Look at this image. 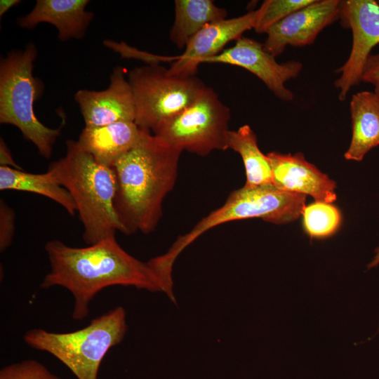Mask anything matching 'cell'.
<instances>
[{
	"label": "cell",
	"mask_w": 379,
	"mask_h": 379,
	"mask_svg": "<svg viewBox=\"0 0 379 379\" xmlns=\"http://www.w3.org/2000/svg\"><path fill=\"white\" fill-rule=\"evenodd\" d=\"M51 271L41 286H62L74 298L72 318L83 320L89 313V304L105 288L120 285L135 286L152 292H164L175 302L171 292L150 265L128 253L115 236L86 247L69 246L60 240L45 245Z\"/></svg>",
	"instance_id": "cell-1"
},
{
	"label": "cell",
	"mask_w": 379,
	"mask_h": 379,
	"mask_svg": "<svg viewBox=\"0 0 379 379\" xmlns=\"http://www.w3.org/2000/svg\"><path fill=\"white\" fill-rule=\"evenodd\" d=\"M182 151L149 131L112 168L117 178L114 207L123 233L153 232L162 203L173 190Z\"/></svg>",
	"instance_id": "cell-2"
},
{
	"label": "cell",
	"mask_w": 379,
	"mask_h": 379,
	"mask_svg": "<svg viewBox=\"0 0 379 379\" xmlns=\"http://www.w3.org/2000/svg\"><path fill=\"white\" fill-rule=\"evenodd\" d=\"M47 172L73 198L87 245L123 232L114 207L117 184L112 168L98 164L77 141L67 140L65 156L51 162Z\"/></svg>",
	"instance_id": "cell-3"
},
{
	"label": "cell",
	"mask_w": 379,
	"mask_h": 379,
	"mask_svg": "<svg viewBox=\"0 0 379 379\" xmlns=\"http://www.w3.org/2000/svg\"><path fill=\"white\" fill-rule=\"evenodd\" d=\"M38 55L30 42L23 49L12 50L0 60V123L17 127L23 137L36 147L41 156L50 159L64 123L57 128L43 124L34 111L44 86L33 74Z\"/></svg>",
	"instance_id": "cell-4"
},
{
	"label": "cell",
	"mask_w": 379,
	"mask_h": 379,
	"mask_svg": "<svg viewBox=\"0 0 379 379\" xmlns=\"http://www.w3.org/2000/svg\"><path fill=\"white\" fill-rule=\"evenodd\" d=\"M126 331L125 310L117 307L81 329L53 333L35 328L27 331L23 338L32 348L54 356L78 379H98L102 360L122 341Z\"/></svg>",
	"instance_id": "cell-5"
},
{
	"label": "cell",
	"mask_w": 379,
	"mask_h": 379,
	"mask_svg": "<svg viewBox=\"0 0 379 379\" xmlns=\"http://www.w3.org/2000/svg\"><path fill=\"white\" fill-rule=\"evenodd\" d=\"M306 195L279 190L274 185L245 187L232 192L225 204L203 218L187 233L180 236L168 251L159 256L161 262L173 268L180 253L208 230L234 220L259 218L284 224L297 220L305 208Z\"/></svg>",
	"instance_id": "cell-6"
},
{
	"label": "cell",
	"mask_w": 379,
	"mask_h": 379,
	"mask_svg": "<svg viewBox=\"0 0 379 379\" xmlns=\"http://www.w3.org/2000/svg\"><path fill=\"white\" fill-rule=\"evenodd\" d=\"M230 109L210 87L204 86L194 100L152 133L180 151L207 156L213 150H226Z\"/></svg>",
	"instance_id": "cell-7"
},
{
	"label": "cell",
	"mask_w": 379,
	"mask_h": 379,
	"mask_svg": "<svg viewBox=\"0 0 379 379\" xmlns=\"http://www.w3.org/2000/svg\"><path fill=\"white\" fill-rule=\"evenodd\" d=\"M128 81L135 105V123L150 132L184 110L205 86L195 76L171 75L167 68L159 64L131 69Z\"/></svg>",
	"instance_id": "cell-8"
},
{
	"label": "cell",
	"mask_w": 379,
	"mask_h": 379,
	"mask_svg": "<svg viewBox=\"0 0 379 379\" xmlns=\"http://www.w3.org/2000/svg\"><path fill=\"white\" fill-rule=\"evenodd\" d=\"M339 8L342 26L352 33L350 55L335 70L341 75L334 85L339 90V100L343 101L350 90L361 81L365 63L379 44V4L373 0H345L340 1Z\"/></svg>",
	"instance_id": "cell-9"
},
{
	"label": "cell",
	"mask_w": 379,
	"mask_h": 379,
	"mask_svg": "<svg viewBox=\"0 0 379 379\" xmlns=\"http://www.w3.org/2000/svg\"><path fill=\"white\" fill-rule=\"evenodd\" d=\"M205 62H217L241 67L258 77L280 100L291 101L293 93L285 83L296 78L302 64L296 60L279 63L267 53L262 44L250 38L241 37L235 44Z\"/></svg>",
	"instance_id": "cell-10"
},
{
	"label": "cell",
	"mask_w": 379,
	"mask_h": 379,
	"mask_svg": "<svg viewBox=\"0 0 379 379\" xmlns=\"http://www.w3.org/2000/svg\"><path fill=\"white\" fill-rule=\"evenodd\" d=\"M261 12L260 6L237 18L207 24L191 39L183 53L167 68L168 74L178 77L195 76L200 64L218 55L229 42L237 41L246 31L253 29Z\"/></svg>",
	"instance_id": "cell-11"
},
{
	"label": "cell",
	"mask_w": 379,
	"mask_h": 379,
	"mask_svg": "<svg viewBox=\"0 0 379 379\" xmlns=\"http://www.w3.org/2000/svg\"><path fill=\"white\" fill-rule=\"evenodd\" d=\"M338 0H314L273 25L266 32L264 49L276 58L287 46L312 44L328 25L339 20Z\"/></svg>",
	"instance_id": "cell-12"
},
{
	"label": "cell",
	"mask_w": 379,
	"mask_h": 379,
	"mask_svg": "<svg viewBox=\"0 0 379 379\" xmlns=\"http://www.w3.org/2000/svg\"><path fill=\"white\" fill-rule=\"evenodd\" d=\"M85 127H99L119 121H134L136 111L131 88L123 67L117 66L102 91L81 89L74 94Z\"/></svg>",
	"instance_id": "cell-13"
},
{
	"label": "cell",
	"mask_w": 379,
	"mask_h": 379,
	"mask_svg": "<svg viewBox=\"0 0 379 379\" xmlns=\"http://www.w3.org/2000/svg\"><path fill=\"white\" fill-rule=\"evenodd\" d=\"M272 170V182L277 188L312 196L316 201L331 204L337 199L336 183L314 165L306 161L302 153H268Z\"/></svg>",
	"instance_id": "cell-14"
},
{
	"label": "cell",
	"mask_w": 379,
	"mask_h": 379,
	"mask_svg": "<svg viewBox=\"0 0 379 379\" xmlns=\"http://www.w3.org/2000/svg\"><path fill=\"white\" fill-rule=\"evenodd\" d=\"M88 0H37L32 10L17 20V25L32 29L40 23H49L58 30L61 41L82 39L94 18L86 11Z\"/></svg>",
	"instance_id": "cell-15"
},
{
	"label": "cell",
	"mask_w": 379,
	"mask_h": 379,
	"mask_svg": "<svg viewBox=\"0 0 379 379\" xmlns=\"http://www.w3.org/2000/svg\"><path fill=\"white\" fill-rule=\"evenodd\" d=\"M143 131L134 121H119L99 127H84L77 141L98 164L113 168L136 145Z\"/></svg>",
	"instance_id": "cell-16"
},
{
	"label": "cell",
	"mask_w": 379,
	"mask_h": 379,
	"mask_svg": "<svg viewBox=\"0 0 379 379\" xmlns=\"http://www.w3.org/2000/svg\"><path fill=\"white\" fill-rule=\"evenodd\" d=\"M352 139L344 154L347 160L361 161L379 145V97L363 91L354 94L350 101Z\"/></svg>",
	"instance_id": "cell-17"
},
{
	"label": "cell",
	"mask_w": 379,
	"mask_h": 379,
	"mask_svg": "<svg viewBox=\"0 0 379 379\" xmlns=\"http://www.w3.org/2000/svg\"><path fill=\"white\" fill-rule=\"evenodd\" d=\"M174 4L175 18L169 38L179 49H185L205 25L227 15V11L212 0H175Z\"/></svg>",
	"instance_id": "cell-18"
},
{
	"label": "cell",
	"mask_w": 379,
	"mask_h": 379,
	"mask_svg": "<svg viewBox=\"0 0 379 379\" xmlns=\"http://www.w3.org/2000/svg\"><path fill=\"white\" fill-rule=\"evenodd\" d=\"M0 190H17L37 194L55 201L71 215L77 206L69 192L48 173H32L0 166Z\"/></svg>",
	"instance_id": "cell-19"
},
{
	"label": "cell",
	"mask_w": 379,
	"mask_h": 379,
	"mask_svg": "<svg viewBox=\"0 0 379 379\" xmlns=\"http://www.w3.org/2000/svg\"><path fill=\"white\" fill-rule=\"evenodd\" d=\"M227 142L228 149L237 152L242 158L246 177L245 187L273 185L270 159L260 151L257 136L248 125L236 131L230 130Z\"/></svg>",
	"instance_id": "cell-20"
},
{
	"label": "cell",
	"mask_w": 379,
	"mask_h": 379,
	"mask_svg": "<svg viewBox=\"0 0 379 379\" xmlns=\"http://www.w3.org/2000/svg\"><path fill=\"white\" fill-rule=\"evenodd\" d=\"M303 226L311 238H324L334 234L341 222V214L331 204L315 201L304 208Z\"/></svg>",
	"instance_id": "cell-21"
},
{
	"label": "cell",
	"mask_w": 379,
	"mask_h": 379,
	"mask_svg": "<svg viewBox=\"0 0 379 379\" xmlns=\"http://www.w3.org/2000/svg\"><path fill=\"white\" fill-rule=\"evenodd\" d=\"M314 0H266L261 4L262 12L254 29L258 33H266L274 24L295 11L310 4Z\"/></svg>",
	"instance_id": "cell-22"
},
{
	"label": "cell",
	"mask_w": 379,
	"mask_h": 379,
	"mask_svg": "<svg viewBox=\"0 0 379 379\" xmlns=\"http://www.w3.org/2000/svg\"><path fill=\"white\" fill-rule=\"evenodd\" d=\"M0 379H60L45 366L33 359H26L4 366Z\"/></svg>",
	"instance_id": "cell-23"
},
{
	"label": "cell",
	"mask_w": 379,
	"mask_h": 379,
	"mask_svg": "<svg viewBox=\"0 0 379 379\" xmlns=\"http://www.w3.org/2000/svg\"><path fill=\"white\" fill-rule=\"evenodd\" d=\"M103 44L108 48L119 53L123 58H134L138 60H142L147 62V65L159 64L160 62L164 61H174L177 58V57H163L145 53L128 46L124 42L119 43L110 39L103 41Z\"/></svg>",
	"instance_id": "cell-24"
},
{
	"label": "cell",
	"mask_w": 379,
	"mask_h": 379,
	"mask_svg": "<svg viewBox=\"0 0 379 379\" xmlns=\"http://www.w3.org/2000/svg\"><path fill=\"white\" fill-rule=\"evenodd\" d=\"M15 229V211L4 199H0V251H6L12 244Z\"/></svg>",
	"instance_id": "cell-25"
},
{
	"label": "cell",
	"mask_w": 379,
	"mask_h": 379,
	"mask_svg": "<svg viewBox=\"0 0 379 379\" xmlns=\"http://www.w3.org/2000/svg\"><path fill=\"white\" fill-rule=\"evenodd\" d=\"M361 81L379 84V53L371 54L368 58L363 69Z\"/></svg>",
	"instance_id": "cell-26"
},
{
	"label": "cell",
	"mask_w": 379,
	"mask_h": 379,
	"mask_svg": "<svg viewBox=\"0 0 379 379\" xmlns=\"http://www.w3.org/2000/svg\"><path fill=\"white\" fill-rule=\"evenodd\" d=\"M0 164L2 166L22 170L14 161L11 151L2 137L0 138Z\"/></svg>",
	"instance_id": "cell-27"
},
{
	"label": "cell",
	"mask_w": 379,
	"mask_h": 379,
	"mask_svg": "<svg viewBox=\"0 0 379 379\" xmlns=\"http://www.w3.org/2000/svg\"><path fill=\"white\" fill-rule=\"evenodd\" d=\"M22 1L20 0H1L0 1V18L8 11L11 8L18 5Z\"/></svg>",
	"instance_id": "cell-28"
},
{
	"label": "cell",
	"mask_w": 379,
	"mask_h": 379,
	"mask_svg": "<svg viewBox=\"0 0 379 379\" xmlns=\"http://www.w3.org/2000/svg\"><path fill=\"white\" fill-rule=\"evenodd\" d=\"M379 264V247L375 250V255L373 260L368 263L367 267L368 270L376 267Z\"/></svg>",
	"instance_id": "cell-29"
},
{
	"label": "cell",
	"mask_w": 379,
	"mask_h": 379,
	"mask_svg": "<svg viewBox=\"0 0 379 379\" xmlns=\"http://www.w3.org/2000/svg\"><path fill=\"white\" fill-rule=\"evenodd\" d=\"M374 92L378 95L379 97V84L375 86V90Z\"/></svg>",
	"instance_id": "cell-30"
},
{
	"label": "cell",
	"mask_w": 379,
	"mask_h": 379,
	"mask_svg": "<svg viewBox=\"0 0 379 379\" xmlns=\"http://www.w3.org/2000/svg\"><path fill=\"white\" fill-rule=\"evenodd\" d=\"M377 2H378V4H379V1H377Z\"/></svg>",
	"instance_id": "cell-31"
},
{
	"label": "cell",
	"mask_w": 379,
	"mask_h": 379,
	"mask_svg": "<svg viewBox=\"0 0 379 379\" xmlns=\"http://www.w3.org/2000/svg\"><path fill=\"white\" fill-rule=\"evenodd\" d=\"M378 331H379V328H378Z\"/></svg>",
	"instance_id": "cell-32"
}]
</instances>
